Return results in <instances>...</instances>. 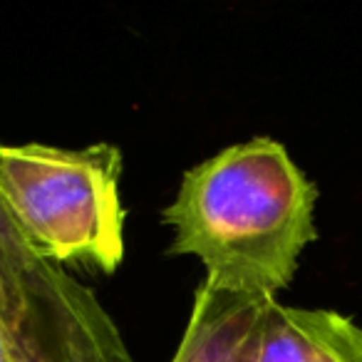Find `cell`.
<instances>
[{
  "label": "cell",
  "mask_w": 362,
  "mask_h": 362,
  "mask_svg": "<svg viewBox=\"0 0 362 362\" xmlns=\"http://www.w3.org/2000/svg\"><path fill=\"white\" fill-rule=\"evenodd\" d=\"M317 189L271 136L226 146L184 174L161 211L169 253L194 256L214 291L276 298L315 241Z\"/></svg>",
  "instance_id": "6da1fadb"
},
{
  "label": "cell",
  "mask_w": 362,
  "mask_h": 362,
  "mask_svg": "<svg viewBox=\"0 0 362 362\" xmlns=\"http://www.w3.org/2000/svg\"><path fill=\"white\" fill-rule=\"evenodd\" d=\"M122 151L110 141L62 149L0 144V199L23 236L57 266L115 273L124 261Z\"/></svg>",
  "instance_id": "7a4b0ae2"
},
{
  "label": "cell",
  "mask_w": 362,
  "mask_h": 362,
  "mask_svg": "<svg viewBox=\"0 0 362 362\" xmlns=\"http://www.w3.org/2000/svg\"><path fill=\"white\" fill-rule=\"evenodd\" d=\"M171 362H362V327L335 310L202 283Z\"/></svg>",
  "instance_id": "3957f363"
},
{
  "label": "cell",
  "mask_w": 362,
  "mask_h": 362,
  "mask_svg": "<svg viewBox=\"0 0 362 362\" xmlns=\"http://www.w3.org/2000/svg\"><path fill=\"white\" fill-rule=\"evenodd\" d=\"M0 362H33L25 350L13 340L11 332L3 327V322H0Z\"/></svg>",
  "instance_id": "277c9868"
}]
</instances>
